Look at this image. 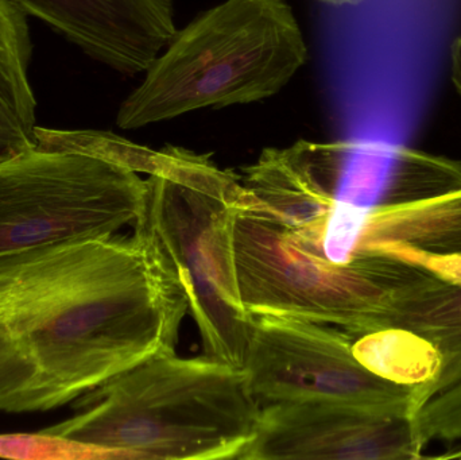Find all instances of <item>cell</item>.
Wrapping results in <instances>:
<instances>
[{
	"label": "cell",
	"mask_w": 461,
	"mask_h": 460,
	"mask_svg": "<svg viewBox=\"0 0 461 460\" xmlns=\"http://www.w3.org/2000/svg\"><path fill=\"white\" fill-rule=\"evenodd\" d=\"M76 415L42 429L118 459H238L262 404L246 374L210 356L165 351L73 402Z\"/></svg>",
	"instance_id": "2"
},
{
	"label": "cell",
	"mask_w": 461,
	"mask_h": 460,
	"mask_svg": "<svg viewBox=\"0 0 461 460\" xmlns=\"http://www.w3.org/2000/svg\"><path fill=\"white\" fill-rule=\"evenodd\" d=\"M232 250L239 296L252 316L300 319L357 337L384 329L398 289L427 272L375 251L332 261L276 221L246 188L233 215Z\"/></svg>",
	"instance_id": "5"
},
{
	"label": "cell",
	"mask_w": 461,
	"mask_h": 460,
	"mask_svg": "<svg viewBox=\"0 0 461 460\" xmlns=\"http://www.w3.org/2000/svg\"><path fill=\"white\" fill-rule=\"evenodd\" d=\"M354 337L325 324L254 316L243 370L260 404L346 402L411 418L414 388L374 374L354 353Z\"/></svg>",
	"instance_id": "7"
},
{
	"label": "cell",
	"mask_w": 461,
	"mask_h": 460,
	"mask_svg": "<svg viewBox=\"0 0 461 460\" xmlns=\"http://www.w3.org/2000/svg\"><path fill=\"white\" fill-rule=\"evenodd\" d=\"M0 458L18 460L118 459L115 454L96 446L59 435L0 434Z\"/></svg>",
	"instance_id": "17"
},
{
	"label": "cell",
	"mask_w": 461,
	"mask_h": 460,
	"mask_svg": "<svg viewBox=\"0 0 461 460\" xmlns=\"http://www.w3.org/2000/svg\"><path fill=\"white\" fill-rule=\"evenodd\" d=\"M156 151L116 158L30 149L0 162V257L99 239L134 223Z\"/></svg>",
	"instance_id": "6"
},
{
	"label": "cell",
	"mask_w": 461,
	"mask_h": 460,
	"mask_svg": "<svg viewBox=\"0 0 461 460\" xmlns=\"http://www.w3.org/2000/svg\"><path fill=\"white\" fill-rule=\"evenodd\" d=\"M320 2L330 5H357L368 2V0H320Z\"/></svg>",
	"instance_id": "19"
},
{
	"label": "cell",
	"mask_w": 461,
	"mask_h": 460,
	"mask_svg": "<svg viewBox=\"0 0 461 460\" xmlns=\"http://www.w3.org/2000/svg\"><path fill=\"white\" fill-rule=\"evenodd\" d=\"M344 154L346 142L298 140L289 148L265 149L255 164L244 167L241 185L306 245L324 251Z\"/></svg>",
	"instance_id": "10"
},
{
	"label": "cell",
	"mask_w": 461,
	"mask_h": 460,
	"mask_svg": "<svg viewBox=\"0 0 461 460\" xmlns=\"http://www.w3.org/2000/svg\"><path fill=\"white\" fill-rule=\"evenodd\" d=\"M405 259L427 270L430 275L454 285L461 286V254H425L408 248L375 251Z\"/></svg>",
	"instance_id": "18"
},
{
	"label": "cell",
	"mask_w": 461,
	"mask_h": 460,
	"mask_svg": "<svg viewBox=\"0 0 461 460\" xmlns=\"http://www.w3.org/2000/svg\"><path fill=\"white\" fill-rule=\"evenodd\" d=\"M408 248L425 254H461V189L409 203L368 208L357 251Z\"/></svg>",
	"instance_id": "12"
},
{
	"label": "cell",
	"mask_w": 461,
	"mask_h": 460,
	"mask_svg": "<svg viewBox=\"0 0 461 460\" xmlns=\"http://www.w3.org/2000/svg\"><path fill=\"white\" fill-rule=\"evenodd\" d=\"M409 420L421 454L430 443L461 442V380L428 397Z\"/></svg>",
	"instance_id": "16"
},
{
	"label": "cell",
	"mask_w": 461,
	"mask_h": 460,
	"mask_svg": "<svg viewBox=\"0 0 461 460\" xmlns=\"http://www.w3.org/2000/svg\"><path fill=\"white\" fill-rule=\"evenodd\" d=\"M354 353L374 374L408 388L429 385L441 369L438 348L424 338L402 329L360 335L355 339Z\"/></svg>",
	"instance_id": "14"
},
{
	"label": "cell",
	"mask_w": 461,
	"mask_h": 460,
	"mask_svg": "<svg viewBox=\"0 0 461 460\" xmlns=\"http://www.w3.org/2000/svg\"><path fill=\"white\" fill-rule=\"evenodd\" d=\"M240 176L208 154L178 146L156 151L134 235L183 294L205 356L243 366L254 316L239 296L232 226Z\"/></svg>",
	"instance_id": "3"
},
{
	"label": "cell",
	"mask_w": 461,
	"mask_h": 460,
	"mask_svg": "<svg viewBox=\"0 0 461 460\" xmlns=\"http://www.w3.org/2000/svg\"><path fill=\"white\" fill-rule=\"evenodd\" d=\"M411 420L346 402L263 405L251 442L238 460L420 459Z\"/></svg>",
	"instance_id": "8"
},
{
	"label": "cell",
	"mask_w": 461,
	"mask_h": 460,
	"mask_svg": "<svg viewBox=\"0 0 461 460\" xmlns=\"http://www.w3.org/2000/svg\"><path fill=\"white\" fill-rule=\"evenodd\" d=\"M386 329L414 332L432 343L441 356L436 380L414 389L411 415L428 397L461 380V286L428 272L417 275L395 293L386 315Z\"/></svg>",
	"instance_id": "11"
},
{
	"label": "cell",
	"mask_w": 461,
	"mask_h": 460,
	"mask_svg": "<svg viewBox=\"0 0 461 460\" xmlns=\"http://www.w3.org/2000/svg\"><path fill=\"white\" fill-rule=\"evenodd\" d=\"M406 146L346 142L338 199L357 207L378 204L400 167Z\"/></svg>",
	"instance_id": "15"
},
{
	"label": "cell",
	"mask_w": 461,
	"mask_h": 460,
	"mask_svg": "<svg viewBox=\"0 0 461 460\" xmlns=\"http://www.w3.org/2000/svg\"><path fill=\"white\" fill-rule=\"evenodd\" d=\"M308 59L285 0H226L191 22L119 108L121 129H140L207 107L278 94Z\"/></svg>",
	"instance_id": "4"
},
{
	"label": "cell",
	"mask_w": 461,
	"mask_h": 460,
	"mask_svg": "<svg viewBox=\"0 0 461 460\" xmlns=\"http://www.w3.org/2000/svg\"><path fill=\"white\" fill-rule=\"evenodd\" d=\"M186 315L135 235L0 257V413L59 410L176 351Z\"/></svg>",
	"instance_id": "1"
},
{
	"label": "cell",
	"mask_w": 461,
	"mask_h": 460,
	"mask_svg": "<svg viewBox=\"0 0 461 460\" xmlns=\"http://www.w3.org/2000/svg\"><path fill=\"white\" fill-rule=\"evenodd\" d=\"M29 16L0 0V162L34 149L37 99L30 83Z\"/></svg>",
	"instance_id": "13"
},
{
	"label": "cell",
	"mask_w": 461,
	"mask_h": 460,
	"mask_svg": "<svg viewBox=\"0 0 461 460\" xmlns=\"http://www.w3.org/2000/svg\"><path fill=\"white\" fill-rule=\"evenodd\" d=\"M123 75L146 72L175 37L173 0H11Z\"/></svg>",
	"instance_id": "9"
}]
</instances>
